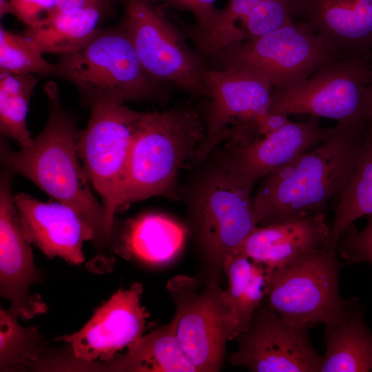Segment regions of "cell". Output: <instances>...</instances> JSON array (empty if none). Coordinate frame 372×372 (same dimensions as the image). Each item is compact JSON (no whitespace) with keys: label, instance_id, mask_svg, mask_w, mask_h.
<instances>
[{"label":"cell","instance_id":"26","mask_svg":"<svg viewBox=\"0 0 372 372\" xmlns=\"http://www.w3.org/2000/svg\"><path fill=\"white\" fill-rule=\"evenodd\" d=\"M298 2L299 0H229L223 8V14L229 21L238 23L246 39H249L293 21Z\"/></svg>","mask_w":372,"mask_h":372},{"label":"cell","instance_id":"25","mask_svg":"<svg viewBox=\"0 0 372 372\" xmlns=\"http://www.w3.org/2000/svg\"><path fill=\"white\" fill-rule=\"evenodd\" d=\"M328 246L338 247L341 234L357 219L372 214V127L366 125L361 158L333 207Z\"/></svg>","mask_w":372,"mask_h":372},{"label":"cell","instance_id":"16","mask_svg":"<svg viewBox=\"0 0 372 372\" xmlns=\"http://www.w3.org/2000/svg\"><path fill=\"white\" fill-rule=\"evenodd\" d=\"M12 175L6 171L0 184V293L10 301L12 313L28 320L45 313L48 307L41 296L30 291L39 280V273L13 200Z\"/></svg>","mask_w":372,"mask_h":372},{"label":"cell","instance_id":"7","mask_svg":"<svg viewBox=\"0 0 372 372\" xmlns=\"http://www.w3.org/2000/svg\"><path fill=\"white\" fill-rule=\"evenodd\" d=\"M338 54L306 22L294 21L264 35L234 43L213 58L219 68L238 67L282 88L310 76Z\"/></svg>","mask_w":372,"mask_h":372},{"label":"cell","instance_id":"29","mask_svg":"<svg viewBox=\"0 0 372 372\" xmlns=\"http://www.w3.org/2000/svg\"><path fill=\"white\" fill-rule=\"evenodd\" d=\"M32 94H8L0 92V131L3 136L15 139L20 149L29 147L33 142L26 123L27 112Z\"/></svg>","mask_w":372,"mask_h":372},{"label":"cell","instance_id":"2","mask_svg":"<svg viewBox=\"0 0 372 372\" xmlns=\"http://www.w3.org/2000/svg\"><path fill=\"white\" fill-rule=\"evenodd\" d=\"M44 91L49 101L45 126L29 147L19 151L1 139L2 163L12 175L25 177L55 200L73 208L93 228L96 243L103 246L108 243L112 233L104 208L80 164L76 119L63 107L56 83L48 82Z\"/></svg>","mask_w":372,"mask_h":372},{"label":"cell","instance_id":"32","mask_svg":"<svg viewBox=\"0 0 372 372\" xmlns=\"http://www.w3.org/2000/svg\"><path fill=\"white\" fill-rule=\"evenodd\" d=\"M38 79L32 74H20L9 72H0V92L8 94H31Z\"/></svg>","mask_w":372,"mask_h":372},{"label":"cell","instance_id":"35","mask_svg":"<svg viewBox=\"0 0 372 372\" xmlns=\"http://www.w3.org/2000/svg\"><path fill=\"white\" fill-rule=\"evenodd\" d=\"M290 121L287 115L266 112L256 121L258 134L267 136Z\"/></svg>","mask_w":372,"mask_h":372},{"label":"cell","instance_id":"3","mask_svg":"<svg viewBox=\"0 0 372 372\" xmlns=\"http://www.w3.org/2000/svg\"><path fill=\"white\" fill-rule=\"evenodd\" d=\"M55 77L71 83L90 108L100 103L164 102L167 83L143 68L127 32L120 26L100 28L84 45L58 56Z\"/></svg>","mask_w":372,"mask_h":372},{"label":"cell","instance_id":"5","mask_svg":"<svg viewBox=\"0 0 372 372\" xmlns=\"http://www.w3.org/2000/svg\"><path fill=\"white\" fill-rule=\"evenodd\" d=\"M187 193L196 242L218 278L226 257L240 252L247 236L258 226L251 192L219 161L204 169Z\"/></svg>","mask_w":372,"mask_h":372},{"label":"cell","instance_id":"36","mask_svg":"<svg viewBox=\"0 0 372 372\" xmlns=\"http://www.w3.org/2000/svg\"><path fill=\"white\" fill-rule=\"evenodd\" d=\"M41 9L48 19L54 13L59 11L56 0H37Z\"/></svg>","mask_w":372,"mask_h":372},{"label":"cell","instance_id":"22","mask_svg":"<svg viewBox=\"0 0 372 372\" xmlns=\"http://www.w3.org/2000/svg\"><path fill=\"white\" fill-rule=\"evenodd\" d=\"M177 319L142 335L105 368L113 371L196 372L177 339Z\"/></svg>","mask_w":372,"mask_h":372},{"label":"cell","instance_id":"15","mask_svg":"<svg viewBox=\"0 0 372 372\" xmlns=\"http://www.w3.org/2000/svg\"><path fill=\"white\" fill-rule=\"evenodd\" d=\"M338 130V125L324 127L319 117L310 116L304 122L290 121L261 138H239L220 163L238 183L251 192L260 178L317 146Z\"/></svg>","mask_w":372,"mask_h":372},{"label":"cell","instance_id":"28","mask_svg":"<svg viewBox=\"0 0 372 372\" xmlns=\"http://www.w3.org/2000/svg\"><path fill=\"white\" fill-rule=\"evenodd\" d=\"M42 54L28 37L0 25V72L54 76L56 65L48 62Z\"/></svg>","mask_w":372,"mask_h":372},{"label":"cell","instance_id":"37","mask_svg":"<svg viewBox=\"0 0 372 372\" xmlns=\"http://www.w3.org/2000/svg\"><path fill=\"white\" fill-rule=\"evenodd\" d=\"M13 14L12 7L10 0H0V18L7 14Z\"/></svg>","mask_w":372,"mask_h":372},{"label":"cell","instance_id":"6","mask_svg":"<svg viewBox=\"0 0 372 372\" xmlns=\"http://www.w3.org/2000/svg\"><path fill=\"white\" fill-rule=\"evenodd\" d=\"M372 55L340 56L306 79L273 88L269 113L366 123L372 110Z\"/></svg>","mask_w":372,"mask_h":372},{"label":"cell","instance_id":"34","mask_svg":"<svg viewBox=\"0 0 372 372\" xmlns=\"http://www.w3.org/2000/svg\"><path fill=\"white\" fill-rule=\"evenodd\" d=\"M114 0H56L58 10L72 13L89 8H99L110 12Z\"/></svg>","mask_w":372,"mask_h":372},{"label":"cell","instance_id":"14","mask_svg":"<svg viewBox=\"0 0 372 372\" xmlns=\"http://www.w3.org/2000/svg\"><path fill=\"white\" fill-rule=\"evenodd\" d=\"M203 80L210 103L205 138L196 158L201 160L231 124L255 123L267 112L273 87L258 73L242 68H204Z\"/></svg>","mask_w":372,"mask_h":372},{"label":"cell","instance_id":"27","mask_svg":"<svg viewBox=\"0 0 372 372\" xmlns=\"http://www.w3.org/2000/svg\"><path fill=\"white\" fill-rule=\"evenodd\" d=\"M9 309H0L1 371L19 365H35L41 335L37 327L24 328Z\"/></svg>","mask_w":372,"mask_h":372},{"label":"cell","instance_id":"21","mask_svg":"<svg viewBox=\"0 0 372 372\" xmlns=\"http://www.w3.org/2000/svg\"><path fill=\"white\" fill-rule=\"evenodd\" d=\"M223 271L228 283L224 289L228 307L227 335L228 340H233L247 328L265 300V269L237 252L226 257Z\"/></svg>","mask_w":372,"mask_h":372},{"label":"cell","instance_id":"17","mask_svg":"<svg viewBox=\"0 0 372 372\" xmlns=\"http://www.w3.org/2000/svg\"><path fill=\"white\" fill-rule=\"evenodd\" d=\"M25 238L48 257L72 265L85 261L83 245L95 240L90 223L71 207L57 200L42 202L30 194H13Z\"/></svg>","mask_w":372,"mask_h":372},{"label":"cell","instance_id":"13","mask_svg":"<svg viewBox=\"0 0 372 372\" xmlns=\"http://www.w3.org/2000/svg\"><path fill=\"white\" fill-rule=\"evenodd\" d=\"M143 286L134 282L120 288L98 307L78 331L56 338L70 344L76 363L108 364L129 348L147 329L149 313L141 304Z\"/></svg>","mask_w":372,"mask_h":372},{"label":"cell","instance_id":"24","mask_svg":"<svg viewBox=\"0 0 372 372\" xmlns=\"http://www.w3.org/2000/svg\"><path fill=\"white\" fill-rule=\"evenodd\" d=\"M107 13L108 11L99 8L72 13L57 11L42 25L26 27L23 34L32 40L42 54L59 56L84 45L101 28L100 22Z\"/></svg>","mask_w":372,"mask_h":372},{"label":"cell","instance_id":"23","mask_svg":"<svg viewBox=\"0 0 372 372\" xmlns=\"http://www.w3.org/2000/svg\"><path fill=\"white\" fill-rule=\"evenodd\" d=\"M185 228L161 214H145L132 220L123 236V253L152 265L174 260L183 247Z\"/></svg>","mask_w":372,"mask_h":372},{"label":"cell","instance_id":"38","mask_svg":"<svg viewBox=\"0 0 372 372\" xmlns=\"http://www.w3.org/2000/svg\"><path fill=\"white\" fill-rule=\"evenodd\" d=\"M367 125H370L372 127V110H371V115L369 116V118L368 119L367 122H366Z\"/></svg>","mask_w":372,"mask_h":372},{"label":"cell","instance_id":"30","mask_svg":"<svg viewBox=\"0 0 372 372\" xmlns=\"http://www.w3.org/2000/svg\"><path fill=\"white\" fill-rule=\"evenodd\" d=\"M338 251L348 264L372 265V214L367 216V223L361 231H358L351 225L341 234Z\"/></svg>","mask_w":372,"mask_h":372},{"label":"cell","instance_id":"9","mask_svg":"<svg viewBox=\"0 0 372 372\" xmlns=\"http://www.w3.org/2000/svg\"><path fill=\"white\" fill-rule=\"evenodd\" d=\"M118 1L124 9L119 25L128 34L145 70L159 82L208 97L202 76L206 65L168 19L163 6L147 0Z\"/></svg>","mask_w":372,"mask_h":372},{"label":"cell","instance_id":"19","mask_svg":"<svg viewBox=\"0 0 372 372\" xmlns=\"http://www.w3.org/2000/svg\"><path fill=\"white\" fill-rule=\"evenodd\" d=\"M296 18L340 55H372V0H299Z\"/></svg>","mask_w":372,"mask_h":372},{"label":"cell","instance_id":"39","mask_svg":"<svg viewBox=\"0 0 372 372\" xmlns=\"http://www.w3.org/2000/svg\"><path fill=\"white\" fill-rule=\"evenodd\" d=\"M371 66H372V60H371Z\"/></svg>","mask_w":372,"mask_h":372},{"label":"cell","instance_id":"10","mask_svg":"<svg viewBox=\"0 0 372 372\" xmlns=\"http://www.w3.org/2000/svg\"><path fill=\"white\" fill-rule=\"evenodd\" d=\"M338 247H329L293 266L266 276L265 300L286 322L308 328L338 321L344 299L339 291L342 268Z\"/></svg>","mask_w":372,"mask_h":372},{"label":"cell","instance_id":"1","mask_svg":"<svg viewBox=\"0 0 372 372\" xmlns=\"http://www.w3.org/2000/svg\"><path fill=\"white\" fill-rule=\"evenodd\" d=\"M338 126L334 135L261 178L252 199L258 226L324 214L340 196L362 154L366 123Z\"/></svg>","mask_w":372,"mask_h":372},{"label":"cell","instance_id":"11","mask_svg":"<svg viewBox=\"0 0 372 372\" xmlns=\"http://www.w3.org/2000/svg\"><path fill=\"white\" fill-rule=\"evenodd\" d=\"M177 319L176 335L196 372H218L223 364L228 307L218 278L203 289L196 277L178 275L166 285Z\"/></svg>","mask_w":372,"mask_h":372},{"label":"cell","instance_id":"33","mask_svg":"<svg viewBox=\"0 0 372 372\" xmlns=\"http://www.w3.org/2000/svg\"><path fill=\"white\" fill-rule=\"evenodd\" d=\"M13 15L26 27L42 25L48 17L43 12L37 0H10Z\"/></svg>","mask_w":372,"mask_h":372},{"label":"cell","instance_id":"4","mask_svg":"<svg viewBox=\"0 0 372 372\" xmlns=\"http://www.w3.org/2000/svg\"><path fill=\"white\" fill-rule=\"evenodd\" d=\"M205 123L186 105L143 112L132 142L123 207L154 196L175 197L176 178L205 138Z\"/></svg>","mask_w":372,"mask_h":372},{"label":"cell","instance_id":"12","mask_svg":"<svg viewBox=\"0 0 372 372\" xmlns=\"http://www.w3.org/2000/svg\"><path fill=\"white\" fill-rule=\"evenodd\" d=\"M309 329L286 322L264 300L236 338L238 349L229 360L251 372H321L323 357Z\"/></svg>","mask_w":372,"mask_h":372},{"label":"cell","instance_id":"8","mask_svg":"<svg viewBox=\"0 0 372 372\" xmlns=\"http://www.w3.org/2000/svg\"><path fill=\"white\" fill-rule=\"evenodd\" d=\"M90 109L86 127L77 134L76 147L84 172L102 200L112 233L114 215L123 207L131 147L143 112L114 103Z\"/></svg>","mask_w":372,"mask_h":372},{"label":"cell","instance_id":"18","mask_svg":"<svg viewBox=\"0 0 372 372\" xmlns=\"http://www.w3.org/2000/svg\"><path fill=\"white\" fill-rule=\"evenodd\" d=\"M331 225L324 214L307 215L265 226H257L240 252L265 269L297 265L328 247Z\"/></svg>","mask_w":372,"mask_h":372},{"label":"cell","instance_id":"20","mask_svg":"<svg viewBox=\"0 0 372 372\" xmlns=\"http://www.w3.org/2000/svg\"><path fill=\"white\" fill-rule=\"evenodd\" d=\"M324 342L321 372H372V331L357 298L344 300L342 318L325 326Z\"/></svg>","mask_w":372,"mask_h":372},{"label":"cell","instance_id":"31","mask_svg":"<svg viewBox=\"0 0 372 372\" xmlns=\"http://www.w3.org/2000/svg\"><path fill=\"white\" fill-rule=\"evenodd\" d=\"M152 3H161L179 10L190 12L196 20L195 25L186 30L189 37L206 31L214 20L218 8L217 0H147Z\"/></svg>","mask_w":372,"mask_h":372}]
</instances>
